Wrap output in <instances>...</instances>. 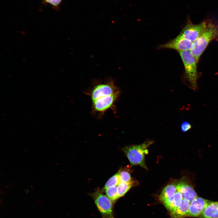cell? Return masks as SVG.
Segmentation results:
<instances>
[{
	"mask_svg": "<svg viewBox=\"0 0 218 218\" xmlns=\"http://www.w3.org/2000/svg\"><path fill=\"white\" fill-rule=\"evenodd\" d=\"M120 183L119 176L117 172L107 180L101 190L104 193L107 189L111 187L117 186Z\"/></svg>",
	"mask_w": 218,
	"mask_h": 218,
	"instance_id": "cell-16",
	"label": "cell"
},
{
	"mask_svg": "<svg viewBox=\"0 0 218 218\" xmlns=\"http://www.w3.org/2000/svg\"><path fill=\"white\" fill-rule=\"evenodd\" d=\"M135 181L129 182H120L117 186L118 199L123 196L135 184Z\"/></svg>",
	"mask_w": 218,
	"mask_h": 218,
	"instance_id": "cell-15",
	"label": "cell"
},
{
	"mask_svg": "<svg viewBox=\"0 0 218 218\" xmlns=\"http://www.w3.org/2000/svg\"><path fill=\"white\" fill-rule=\"evenodd\" d=\"M119 94H115L103 97L92 101L94 110L102 112L110 108L116 101Z\"/></svg>",
	"mask_w": 218,
	"mask_h": 218,
	"instance_id": "cell-10",
	"label": "cell"
},
{
	"mask_svg": "<svg viewBox=\"0 0 218 218\" xmlns=\"http://www.w3.org/2000/svg\"><path fill=\"white\" fill-rule=\"evenodd\" d=\"M104 192L114 204L118 199L117 186L109 187L105 190Z\"/></svg>",
	"mask_w": 218,
	"mask_h": 218,
	"instance_id": "cell-17",
	"label": "cell"
},
{
	"mask_svg": "<svg viewBox=\"0 0 218 218\" xmlns=\"http://www.w3.org/2000/svg\"><path fill=\"white\" fill-rule=\"evenodd\" d=\"M199 218H218V201H210Z\"/></svg>",
	"mask_w": 218,
	"mask_h": 218,
	"instance_id": "cell-12",
	"label": "cell"
},
{
	"mask_svg": "<svg viewBox=\"0 0 218 218\" xmlns=\"http://www.w3.org/2000/svg\"><path fill=\"white\" fill-rule=\"evenodd\" d=\"M177 191L176 184H168L163 190L159 196L160 200L163 203L167 199L172 197Z\"/></svg>",
	"mask_w": 218,
	"mask_h": 218,
	"instance_id": "cell-14",
	"label": "cell"
},
{
	"mask_svg": "<svg viewBox=\"0 0 218 218\" xmlns=\"http://www.w3.org/2000/svg\"><path fill=\"white\" fill-rule=\"evenodd\" d=\"M213 40L218 41V25L207 21L205 28L193 42L190 50L198 62L209 44Z\"/></svg>",
	"mask_w": 218,
	"mask_h": 218,
	"instance_id": "cell-1",
	"label": "cell"
},
{
	"mask_svg": "<svg viewBox=\"0 0 218 218\" xmlns=\"http://www.w3.org/2000/svg\"><path fill=\"white\" fill-rule=\"evenodd\" d=\"M102 218H114L113 207L114 204L107 196L101 190H97L90 193Z\"/></svg>",
	"mask_w": 218,
	"mask_h": 218,
	"instance_id": "cell-4",
	"label": "cell"
},
{
	"mask_svg": "<svg viewBox=\"0 0 218 218\" xmlns=\"http://www.w3.org/2000/svg\"><path fill=\"white\" fill-rule=\"evenodd\" d=\"M120 91L112 82L101 84L96 86L91 94L92 101L100 97L115 94H120Z\"/></svg>",
	"mask_w": 218,
	"mask_h": 218,
	"instance_id": "cell-6",
	"label": "cell"
},
{
	"mask_svg": "<svg viewBox=\"0 0 218 218\" xmlns=\"http://www.w3.org/2000/svg\"><path fill=\"white\" fill-rule=\"evenodd\" d=\"M153 142V141L146 140L139 145L126 147L123 150L131 165H139L147 169L145 163V155L148 154L147 148Z\"/></svg>",
	"mask_w": 218,
	"mask_h": 218,
	"instance_id": "cell-3",
	"label": "cell"
},
{
	"mask_svg": "<svg viewBox=\"0 0 218 218\" xmlns=\"http://www.w3.org/2000/svg\"><path fill=\"white\" fill-rule=\"evenodd\" d=\"M183 199L182 195L177 191L172 197L165 200L163 203L170 213L180 205Z\"/></svg>",
	"mask_w": 218,
	"mask_h": 218,
	"instance_id": "cell-13",
	"label": "cell"
},
{
	"mask_svg": "<svg viewBox=\"0 0 218 218\" xmlns=\"http://www.w3.org/2000/svg\"><path fill=\"white\" fill-rule=\"evenodd\" d=\"M177 191L182 195L183 199H187L190 202L197 197V194L190 182L184 178L176 184Z\"/></svg>",
	"mask_w": 218,
	"mask_h": 218,
	"instance_id": "cell-8",
	"label": "cell"
},
{
	"mask_svg": "<svg viewBox=\"0 0 218 218\" xmlns=\"http://www.w3.org/2000/svg\"><path fill=\"white\" fill-rule=\"evenodd\" d=\"M210 201L197 197L190 203L187 217H199Z\"/></svg>",
	"mask_w": 218,
	"mask_h": 218,
	"instance_id": "cell-9",
	"label": "cell"
},
{
	"mask_svg": "<svg viewBox=\"0 0 218 218\" xmlns=\"http://www.w3.org/2000/svg\"><path fill=\"white\" fill-rule=\"evenodd\" d=\"M193 42L184 38L179 35L176 37L167 42L158 46V49H170L179 52L185 50H190Z\"/></svg>",
	"mask_w": 218,
	"mask_h": 218,
	"instance_id": "cell-7",
	"label": "cell"
},
{
	"mask_svg": "<svg viewBox=\"0 0 218 218\" xmlns=\"http://www.w3.org/2000/svg\"><path fill=\"white\" fill-rule=\"evenodd\" d=\"M207 22L204 21L198 24H194L188 19L186 25L179 35L193 42L205 28Z\"/></svg>",
	"mask_w": 218,
	"mask_h": 218,
	"instance_id": "cell-5",
	"label": "cell"
},
{
	"mask_svg": "<svg viewBox=\"0 0 218 218\" xmlns=\"http://www.w3.org/2000/svg\"><path fill=\"white\" fill-rule=\"evenodd\" d=\"M118 172L120 182H129L131 181L130 175L126 170H120Z\"/></svg>",
	"mask_w": 218,
	"mask_h": 218,
	"instance_id": "cell-18",
	"label": "cell"
},
{
	"mask_svg": "<svg viewBox=\"0 0 218 218\" xmlns=\"http://www.w3.org/2000/svg\"><path fill=\"white\" fill-rule=\"evenodd\" d=\"M179 53L184 68L185 84L188 87L197 92L198 90L197 84L199 77L197 67L198 62L190 50L183 51Z\"/></svg>",
	"mask_w": 218,
	"mask_h": 218,
	"instance_id": "cell-2",
	"label": "cell"
},
{
	"mask_svg": "<svg viewBox=\"0 0 218 218\" xmlns=\"http://www.w3.org/2000/svg\"><path fill=\"white\" fill-rule=\"evenodd\" d=\"M180 127L181 131L183 132H186L192 128V126L189 122L184 121L181 124Z\"/></svg>",
	"mask_w": 218,
	"mask_h": 218,
	"instance_id": "cell-19",
	"label": "cell"
},
{
	"mask_svg": "<svg viewBox=\"0 0 218 218\" xmlns=\"http://www.w3.org/2000/svg\"><path fill=\"white\" fill-rule=\"evenodd\" d=\"M190 203L188 200L183 199L180 205L170 213L172 218H183L187 217Z\"/></svg>",
	"mask_w": 218,
	"mask_h": 218,
	"instance_id": "cell-11",
	"label": "cell"
}]
</instances>
